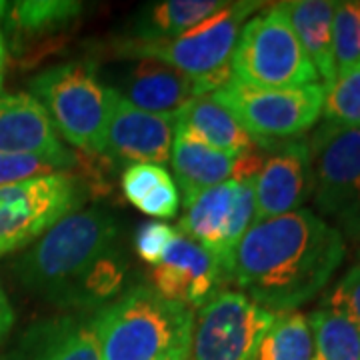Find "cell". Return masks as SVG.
<instances>
[{
	"mask_svg": "<svg viewBox=\"0 0 360 360\" xmlns=\"http://www.w3.org/2000/svg\"><path fill=\"white\" fill-rule=\"evenodd\" d=\"M347 255L345 236L309 208L255 222L232 258L231 283L258 307L283 314L319 296Z\"/></svg>",
	"mask_w": 360,
	"mask_h": 360,
	"instance_id": "1",
	"label": "cell"
},
{
	"mask_svg": "<svg viewBox=\"0 0 360 360\" xmlns=\"http://www.w3.org/2000/svg\"><path fill=\"white\" fill-rule=\"evenodd\" d=\"M116 246H120V224L110 212L101 208L72 212L14 262V274L28 292L68 310L80 283Z\"/></svg>",
	"mask_w": 360,
	"mask_h": 360,
	"instance_id": "2",
	"label": "cell"
},
{
	"mask_svg": "<svg viewBox=\"0 0 360 360\" xmlns=\"http://www.w3.org/2000/svg\"><path fill=\"white\" fill-rule=\"evenodd\" d=\"M103 360H191L194 314L136 284L90 316Z\"/></svg>",
	"mask_w": 360,
	"mask_h": 360,
	"instance_id": "3",
	"label": "cell"
},
{
	"mask_svg": "<svg viewBox=\"0 0 360 360\" xmlns=\"http://www.w3.org/2000/svg\"><path fill=\"white\" fill-rule=\"evenodd\" d=\"M28 86L46 108L58 136L89 156L103 155L110 89L101 84L96 66L90 60L54 65L30 78Z\"/></svg>",
	"mask_w": 360,
	"mask_h": 360,
	"instance_id": "4",
	"label": "cell"
},
{
	"mask_svg": "<svg viewBox=\"0 0 360 360\" xmlns=\"http://www.w3.org/2000/svg\"><path fill=\"white\" fill-rule=\"evenodd\" d=\"M232 78L252 89H298L319 75L283 4L246 20L231 56Z\"/></svg>",
	"mask_w": 360,
	"mask_h": 360,
	"instance_id": "5",
	"label": "cell"
},
{
	"mask_svg": "<svg viewBox=\"0 0 360 360\" xmlns=\"http://www.w3.org/2000/svg\"><path fill=\"white\" fill-rule=\"evenodd\" d=\"M260 2H232L186 32L167 40L118 39L110 42L116 58L155 60L194 78L231 70V56L246 18Z\"/></svg>",
	"mask_w": 360,
	"mask_h": 360,
	"instance_id": "6",
	"label": "cell"
},
{
	"mask_svg": "<svg viewBox=\"0 0 360 360\" xmlns=\"http://www.w3.org/2000/svg\"><path fill=\"white\" fill-rule=\"evenodd\" d=\"M224 104L257 146L295 141L309 132L322 115V82L298 89H252L231 78L212 92Z\"/></svg>",
	"mask_w": 360,
	"mask_h": 360,
	"instance_id": "7",
	"label": "cell"
},
{
	"mask_svg": "<svg viewBox=\"0 0 360 360\" xmlns=\"http://www.w3.org/2000/svg\"><path fill=\"white\" fill-rule=\"evenodd\" d=\"M312 198L336 231L360 238V129L324 122L309 142Z\"/></svg>",
	"mask_w": 360,
	"mask_h": 360,
	"instance_id": "8",
	"label": "cell"
},
{
	"mask_svg": "<svg viewBox=\"0 0 360 360\" xmlns=\"http://www.w3.org/2000/svg\"><path fill=\"white\" fill-rule=\"evenodd\" d=\"M89 184L70 174L0 186V257L25 248L84 205Z\"/></svg>",
	"mask_w": 360,
	"mask_h": 360,
	"instance_id": "9",
	"label": "cell"
},
{
	"mask_svg": "<svg viewBox=\"0 0 360 360\" xmlns=\"http://www.w3.org/2000/svg\"><path fill=\"white\" fill-rule=\"evenodd\" d=\"M274 319L243 292L222 290L196 314L191 360H258Z\"/></svg>",
	"mask_w": 360,
	"mask_h": 360,
	"instance_id": "10",
	"label": "cell"
},
{
	"mask_svg": "<svg viewBox=\"0 0 360 360\" xmlns=\"http://www.w3.org/2000/svg\"><path fill=\"white\" fill-rule=\"evenodd\" d=\"M184 208L179 232L217 258L231 281L234 250L255 224V179L220 182Z\"/></svg>",
	"mask_w": 360,
	"mask_h": 360,
	"instance_id": "11",
	"label": "cell"
},
{
	"mask_svg": "<svg viewBox=\"0 0 360 360\" xmlns=\"http://www.w3.org/2000/svg\"><path fill=\"white\" fill-rule=\"evenodd\" d=\"M262 148V165L255 179V222L295 212L312 194L309 142H274Z\"/></svg>",
	"mask_w": 360,
	"mask_h": 360,
	"instance_id": "12",
	"label": "cell"
},
{
	"mask_svg": "<svg viewBox=\"0 0 360 360\" xmlns=\"http://www.w3.org/2000/svg\"><path fill=\"white\" fill-rule=\"evenodd\" d=\"M174 141V115L146 112L110 89L103 155L110 162L165 165Z\"/></svg>",
	"mask_w": 360,
	"mask_h": 360,
	"instance_id": "13",
	"label": "cell"
},
{
	"mask_svg": "<svg viewBox=\"0 0 360 360\" xmlns=\"http://www.w3.org/2000/svg\"><path fill=\"white\" fill-rule=\"evenodd\" d=\"M155 288L188 309H202L231 283L217 258L176 232L153 270Z\"/></svg>",
	"mask_w": 360,
	"mask_h": 360,
	"instance_id": "14",
	"label": "cell"
},
{
	"mask_svg": "<svg viewBox=\"0 0 360 360\" xmlns=\"http://www.w3.org/2000/svg\"><path fill=\"white\" fill-rule=\"evenodd\" d=\"M231 78L232 70L194 78L155 60H139L122 77L120 89L116 92L141 110L155 115H174L180 106L194 98L222 89Z\"/></svg>",
	"mask_w": 360,
	"mask_h": 360,
	"instance_id": "15",
	"label": "cell"
},
{
	"mask_svg": "<svg viewBox=\"0 0 360 360\" xmlns=\"http://www.w3.org/2000/svg\"><path fill=\"white\" fill-rule=\"evenodd\" d=\"M46 108L30 92L0 94V155L68 156Z\"/></svg>",
	"mask_w": 360,
	"mask_h": 360,
	"instance_id": "16",
	"label": "cell"
},
{
	"mask_svg": "<svg viewBox=\"0 0 360 360\" xmlns=\"http://www.w3.org/2000/svg\"><path fill=\"white\" fill-rule=\"evenodd\" d=\"M4 360H103L90 316L60 314L30 326Z\"/></svg>",
	"mask_w": 360,
	"mask_h": 360,
	"instance_id": "17",
	"label": "cell"
},
{
	"mask_svg": "<svg viewBox=\"0 0 360 360\" xmlns=\"http://www.w3.org/2000/svg\"><path fill=\"white\" fill-rule=\"evenodd\" d=\"M174 130H182L210 148L240 156L257 148L236 116L214 94L198 96L174 112Z\"/></svg>",
	"mask_w": 360,
	"mask_h": 360,
	"instance_id": "18",
	"label": "cell"
},
{
	"mask_svg": "<svg viewBox=\"0 0 360 360\" xmlns=\"http://www.w3.org/2000/svg\"><path fill=\"white\" fill-rule=\"evenodd\" d=\"M238 156L220 153L191 134L174 130L170 162L182 191V205L188 206L198 194L232 179Z\"/></svg>",
	"mask_w": 360,
	"mask_h": 360,
	"instance_id": "19",
	"label": "cell"
},
{
	"mask_svg": "<svg viewBox=\"0 0 360 360\" xmlns=\"http://www.w3.org/2000/svg\"><path fill=\"white\" fill-rule=\"evenodd\" d=\"M333 0H295L283 2L284 11L290 18L296 37L322 80L328 89L336 78L335 56H333Z\"/></svg>",
	"mask_w": 360,
	"mask_h": 360,
	"instance_id": "20",
	"label": "cell"
},
{
	"mask_svg": "<svg viewBox=\"0 0 360 360\" xmlns=\"http://www.w3.org/2000/svg\"><path fill=\"white\" fill-rule=\"evenodd\" d=\"M224 0H165L142 11L130 28L132 40H167L179 37L208 16L219 13Z\"/></svg>",
	"mask_w": 360,
	"mask_h": 360,
	"instance_id": "21",
	"label": "cell"
},
{
	"mask_svg": "<svg viewBox=\"0 0 360 360\" xmlns=\"http://www.w3.org/2000/svg\"><path fill=\"white\" fill-rule=\"evenodd\" d=\"M4 8L8 25L25 39H42L58 34L77 20L82 13V2L77 0H22Z\"/></svg>",
	"mask_w": 360,
	"mask_h": 360,
	"instance_id": "22",
	"label": "cell"
},
{
	"mask_svg": "<svg viewBox=\"0 0 360 360\" xmlns=\"http://www.w3.org/2000/svg\"><path fill=\"white\" fill-rule=\"evenodd\" d=\"M312 360H360V330L342 312L321 304L309 316Z\"/></svg>",
	"mask_w": 360,
	"mask_h": 360,
	"instance_id": "23",
	"label": "cell"
},
{
	"mask_svg": "<svg viewBox=\"0 0 360 360\" xmlns=\"http://www.w3.org/2000/svg\"><path fill=\"white\" fill-rule=\"evenodd\" d=\"M314 340L309 316L302 312L276 314L264 336L258 360H312Z\"/></svg>",
	"mask_w": 360,
	"mask_h": 360,
	"instance_id": "24",
	"label": "cell"
},
{
	"mask_svg": "<svg viewBox=\"0 0 360 360\" xmlns=\"http://www.w3.org/2000/svg\"><path fill=\"white\" fill-rule=\"evenodd\" d=\"M322 112L328 124L340 129H360V63L338 72L324 89Z\"/></svg>",
	"mask_w": 360,
	"mask_h": 360,
	"instance_id": "25",
	"label": "cell"
},
{
	"mask_svg": "<svg viewBox=\"0 0 360 360\" xmlns=\"http://www.w3.org/2000/svg\"><path fill=\"white\" fill-rule=\"evenodd\" d=\"M333 56L336 75L360 63V2H336L333 16Z\"/></svg>",
	"mask_w": 360,
	"mask_h": 360,
	"instance_id": "26",
	"label": "cell"
},
{
	"mask_svg": "<svg viewBox=\"0 0 360 360\" xmlns=\"http://www.w3.org/2000/svg\"><path fill=\"white\" fill-rule=\"evenodd\" d=\"M78 165L80 156L77 153H70L68 156L0 155V186L51 176L58 172H70Z\"/></svg>",
	"mask_w": 360,
	"mask_h": 360,
	"instance_id": "27",
	"label": "cell"
},
{
	"mask_svg": "<svg viewBox=\"0 0 360 360\" xmlns=\"http://www.w3.org/2000/svg\"><path fill=\"white\" fill-rule=\"evenodd\" d=\"M170 180L172 176L162 165H129L122 172L120 186L130 205L139 208L150 194Z\"/></svg>",
	"mask_w": 360,
	"mask_h": 360,
	"instance_id": "28",
	"label": "cell"
},
{
	"mask_svg": "<svg viewBox=\"0 0 360 360\" xmlns=\"http://www.w3.org/2000/svg\"><path fill=\"white\" fill-rule=\"evenodd\" d=\"M174 234L176 231L165 222H144L134 234V250L144 262L156 266Z\"/></svg>",
	"mask_w": 360,
	"mask_h": 360,
	"instance_id": "29",
	"label": "cell"
},
{
	"mask_svg": "<svg viewBox=\"0 0 360 360\" xmlns=\"http://www.w3.org/2000/svg\"><path fill=\"white\" fill-rule=\"evenodd\" d=\"M322 304L342 312L360 330V269L352 266L336 284L335 290L322 300Z\"/></svg>",
	"mask_w": 360,
	"mask_h": 360,
	"instance_id": "30",
	"label": "cell"
},
{
	"mask_svg": "<svg viewBox=\"0 0 360 360\" xmlns=\"http://www.w3.org/2000/svg\"><path fill=\"white\" fill-rule=\"evenodd\" d=\"M14 321H16V314H14L13 302H11L6 290L0 284V340H4L6 336L11 335Z\"/></svg>",
	"mask_w": 360,
	"mask_h": 360,
	"instance_id": "31",
	"label": "cell"
},
{
	"mask_svg": "<svg viewBox=\"0 0 360 360\" xmlns=\"http://www.w3.org/2000/svg\"><path fill=\"white\" fill-rule=\"evenodd\" d=\"M4 8V2H0V14ZM4 58H6V52H4V42H2V32H0V68L4 65Z\"/></svg>",
	"mask_w": 360,
	"mask_h": 360,
	"instance_id": "32",
	"label": "cell"
},
{
	"mask_svg": "<svg viewBox=\"0 0 360 360\" xmlns=\"http://www.w3.org/2000/svg\"><path fill=\"white\" fill-rule=\"evenodd\" d=\"M0 90H2V68H0Z\"/></svg>",
	"mask_w": 360,
	"mask_h": 360,
	"instance_id": "33",
	"label": "cell"
},
{
	"mask_svg": "<svg viewBox=\"0 0 360 360\" xmlns=\"http://www.w3.org/2000/svg\"><path fill=\"white\" fill-rule=\"evenodd\" d=\"M356 266H359V269H360V248H359V264H356Z\"/></svg>",
	"mask_w": 360,
	"mask_h": 360,
	"instance_id": "34",
	"label": "cell"
},
{
	"mask_svg": "<svg viewBox=\"0 0 360 360\" xmlns=\"http://www.w3.org/2000/svg\"><path fill=\"white\" fill-rule=\"evenodd\" d=\"M0 360H4V359H0Z\"/></svg>",
	"mask_w": 360,
	"mask_h": 360,
	"instance_id": "35",
	"label": "cell"
}]
</instances>
